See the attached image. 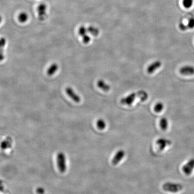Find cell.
I'll return each instance as SVG.
<instances>
[{
  "instance_id": "obj_1",
  "label": "cell",
  "mask_w": 194,
  "mask_h": 194,
  "mask_svg": "<svg viewBox=\"0 0 194 194\" xmlns=\"http://www.w3.org/2000/svg\"><path fill=\"white\" fill-rule=\"evenodd\" d=\"M136 98H139L142 101H145L148 99V93L144 91H140L138 92L132 93L127 96L122 98L120 100V103L123 105L130 106L134 103Z\"/></svg>"
},
{
  "instance_id": "obj_2",
  "label": "cell",
  "mask_w": 194,
  "mask_h": 194,
  "mask_svg": "<svg viewBox=\"0 0 194 194\" xmlns=\"http://www.w3.org/2000/svg\"><path fill=\"white\" fill-rule=\"evenodd\" d=\"M162 188L164 191L176 193L181 191L183 187L182 184L179 183L168 182L164 183L163 185Z\"/></svg>"
},
{
  "instance_id": "obj_3",
  "label": "cell",
  "mask_w": 194,
  "mask_h": 194,
  "mask_svg": "<svg viewBox=\"0 0 194 194\" xmlns=\"http://www.w3.org/2000/svg\"><path fill=\"white\" fill-rule=\"evenodd\" d=\"M56 163L59 170L62 173H64L67 170V158L63 152H59L57 155Z\"/></svg>"
},
{
  "instance_id": "obj_4",
  "label": "cell",
  "mask_w": 194,
  "mask_h": 194,
  "mask_svg": "<svg viewBox=\"0 0 194 194\" xmlns=\"http://www.w3.org/2000/svg\"><path fill=\"white\" fill-rule=\"evenodd\" d=\"M183 172L187 175H190L194 170V158L189 160L182 167Z\"/></svg>"
},
{
  "instance_id": "obj_5",
  "label": "cell",
  "mask_w": 194,
  "mask_h": 194,
  "mask_svg": "<svg viewBox=\"0 0 194 194\" xmlns=\"http://www.w3.org/2000/svg\"><path fill=\"white\" fill-rule=\"evenodd\" d=\"M47 7L45 4L41 3L38 5L37 8V14L38 19L40 20L43 21L45 20L47 17Z\"/></svg>"
},
{
  "instance_id": "obj_6",
  "label": "cell",
  "mask_w": 194,
  "mask_h": 194,
  "mask_svg": "<svg viewBox=\"0 0 194 194\" xmlns=\"http://www.w3.org/2000/svg\"><path fill=\"white\" fill-rule=\"evenodd\" d=\"M156 143L160 150L163 151L167 146L171 145L172 141L166 138H161L157 140Z\"/></svg>"
},
{
  "instance_id": "obj_7",
  "label": "cell",
  "mask_w": 194,
  "mask_h": 194,
  "mask_svg": "<svg viewBox=\"0 0 194 194\" xmlns=\"http://www.w3.org/2000/svg\"><path fill=\"white\" fill-rule=\"evenodd\" d=\"M65 91H66V93L67 95L71 99L73 100L74 102L76 103H80V102L81 99H80V97L79 96L77 93L74 91L73 89L68 87L66 88Z\"/></svg>"
},
{
  "instance_id": "obj_8",
  "label": "cell",
  "mask_w": 194,
  "mask_h": 194,
  "mask_svg": "<svg viewBox=\"0 0 194 194\" xmlns=\"http://www.w3.org/2000/svg\"><path fill=\"white\" fill-rule=\"evenodd\" d=\"M125 151L123 150H120L118 151L113 157L112 160V164L113 165H116L118 164L123 159L125 155Z\"/></svg>"
},
{
  "instance_id": "obj_9",
  "label": "cell",
  "mask_w": 194,
  "mask_h": 194,
  "mask_svg": "<svg viewBox=\"0 0 194 194\" xmlns=\"http://www.w3.org/2000/svg\"><path fill=\"white\" fill-rule=\"evenodd\" d=\"M180 72L182 75L190 76L194 74V67L191 65L183 66L180 69Z\"/></svg>"
},
{
  "instance_id": "obj_10",
  "label": "cell",
  "mask_w": 194,
  "mask_h": 194,
  "mask_svg": "<svg viewBox=\"0 0 194 194\" xmlns=\"http://www.w3.org/2000/svg\"><path fill=\"white\" fill-rule=\"evenodd\" d=\"M162 65V63L159 60L155 61L148 66L147 72L149 74H152L156 70L159 69Z\"/></svg>"
},
{
  "instance_id": "obj_11",
  "label": "cell",
  "mask_w": 194,
  "mask_h": 194,
  "mask_svg": "<svg viewBox=\"0 0 194 194\" xmlns=\"http://www.w3.org/2000/svg\"><path fill=\"white\" fill-rule=\"evenodd\" d=\"M97 84L98 85V87L102 89L103 91L105 92H108L110 91L111 89V87L109 84H107L105 81L103 80H99L97 82Z\"/></svg>"
},
{
  "instance_id": "obj_12",
  "label": "cell",
  "mask_w": 194,
  "mask_h": 194,
  "mask_svg": "<svg viewBox=\"0 0 194 194\" xmlns=\"http://www.w3.org/2000/svg\"><path fill=\"white\" fill-rule=\"evenodd\" d=\"M59 69V65L56 63H53L52 64L48 69L47 73L49 76H52Z\"/></svg>"
},
{
  "instance_id": "obj_13",
  "label": "cell",
  "mask_w": 194,
  "mask_h": 194,
  "mask_svg": "<svg viewBox=\"0 0 194 194\" xmlns=\"http://www.w3.org/2000/svg\"><path fill=\"white\" fill-rule=\"evenodd\" d=\"M160 126L162 130L165 131L167 129L168 126V122L166 118L162 117L161 118L160 121Z\"/></svg>"
},
{
  "instance_id": "obj_14",
  "label": "cell",
  "mask_w": 194,
  "mask_h": 194,
  "mask_svg": "<svg viewBox=\"0 0 194 194\" xmlns=\"http://www.w3.org/2000/svg\"><path fill=\"white\" fill-rule=\"evenodd\" d=\"M29 16L28 14L25 12H22L19 14L18 19L20 23H24L28 20Z\"/></svg>"
},
{
  "instance_id": "obj_15",
  "label": "cell",
  "mask_w": 194,
  "mask_h": 194,
  "mask_svg": "<svg viewBox=\"0 0 194 194\" xmlns=\"http://www.w3.org/2000/svg\"><path fill=\"white\" fill-rule=\"evenodd\" d=\"M87 31L88 32H89L90 34H91L92 36H95V37L98 36L99 33V29L92 26L89 27L87 28Z\"/></svg>"
},
{
  "instance_id": "obj_16",
  "label": "cell",
  "mask_w": 194,
  "mask_h": 194,
  "mask_svg": "<svg viewBox=\"0 0 194 194\" xmlns=\"http://www.w3.org/2000/svg\"><path fill=\"white\" fill-rule=\"evenodd\" d=\"M164 105L161 102H158L154 107V110L156 113H160L163 110Z\"/></svg>"
},
{
  "instance_id": "obj_17",
  "label": "cell",
  "mask_w": 194,
  "mask_h": 194,
  "mask_svg": "<svg viewBox=\"0 0 194 194\" xmlns=\"http://www.w3.org/2000/svg\"><path fill=\"white\" fill-rule=\"evenodd\" d=\"M97 126L100 130H103L106 127V123L103 120L100 119L97 121Z\"/></svg>"
},
{
  "instance_id": "obj_18",
  "label": "cell",
  "mask_w": 194,
  "mask_h": 194,
  "mask_svg": "<svg viewBox=\"0 0 194 194\" xmlns=\"http://www.w3.org/2000/svg\"><path fill=\"white\" fill-rule=\"evenodd\" d=\"M182 4L185 8H191L194 4V0H183Z\"/></svg>"
},
{
  "instance_id": "obj_19",
  "label": "cell",
  "mask_w": 194,
  "mask_h": 194,
  "mask_svg": "<svg viewBox=\"0 0 194 194\" xmlns=\"http://www.w3.org/2000/svg\"><path fill=\"white\" fill-rule=\"evenodd\" d=\"M87 28L84 26H82L80 27L79 29H78V34L82 37L84 35L87 34Z\"/></svg>"
},
{
  "instance_id": "obj_20",
  "label": "cell",
  "mask_w": 194,
  "mask_h": 194,
  "mask_svg": "<svg viewBox=\"0 0 194 194\" xmlns=\"http://www.w3.org/2000/svg\"><path fill=\"white\" fill-rule=\"evenodd\" d=\"M187 26L188 28L193 29L194 28V18H191L188 20V23L187 24Z\"/></svg>"
},
{
  "instance_id": "obj_21",
  "label": "cell",
  "mask_w": 194,
  "mask_h": 194,
  "mask_svg": "<svg viewBox=\"0 0 194 194\" xmlns=\"http://www.w3.org/2000/svg\"><path fill=\"white\" fill-rule=\"evenodd\" d=\"M82 41L84 44H88L91 41V37L87 34H86L82 37Z\"/></svg>"
},
{
  "instance_id": "obj_22",
  "label": "cell",
  "mask_w": 194,
  "mask_h": 194,
  "mask_svg": "<svg viewBox=\"0 0 194 194\" xmlns=\"http://www.w3.org/2000/svg\"><path fill=\"white\" fill-rule=\"evenodd\" d=\"M178 27L181 30V31H185L186 30H187V29H188V27L187 26V24H184L183 23H180L178 24Z\"/></svg>"
},
{
  "instance_id": "obj_23",
  "label": "cell",
  "mask_w": 194,
  "mask_h": 194,
  "mask_svg": "<svg viewBox=\"0 0 194 194\" xmlns=\"http://www.w3.org/2000/svg\"><path fill=\"white\" fill-rule=\"evenodd\" d=\"M6 44V40L5 38H1L0 39V48L4 47Z\"/></svg>"
},
{
  "instance_id": "obj_24",
  "label": "cell",
  "mask_w": 194,
  "mask_h": 194,
  "mask_svg": "<svg viewBox=\"0 0 194 194\" xmlns=\"http://www.w3.org/2000/svg\"><path fill=\"white\" fill-rule=\"evenodd\" d=\"M37 192L38 194H45V191L44 190L43 188H41V187H40V188H38V189L37 190Z\"/></svg>"
},
{
  "instance_id": "obj_25",
  "label": "cell",
  "mask_w": 194,
  "mask_h": 194,
  "mask_svg": "<svg viewBox=\"0 0 194 194\" xmlns=\"http://www.w3.org/2000/svg\"><path fill=\"white\" fill-rule=\"evenodd\" d=\"M5 59V55L4 54H3V52H0V61L3 60V59Z\"/></svg>"
},
{
  "instance_id": "obj_26",
  "label": "cell",
  "mask_w": 194,
  "mask_h": 194,
  "mask_svg": "<svg viewBox=\"0 0 194 194\" xmlns=\"http://www.w3.org/2000/svg\"><path fill=\"white\" fill-rule=\"evenodd\" d=\"M3 188H4V186H3V183H2V181L0 180V191H2L3 190Z\"/></svg>"
},
{
  "instance_id": "obj_27",
  "label": "cell",
  "mask_w": 194,
  "mask_h": 194,
  "mask_svg": "<svg viewBox=\"0 0 194 194\" xmlns=\"http://www.w3.org/2000/svg\"><path fill=\"white\" fill-rule=\"evenodd\" d=\"M2 21V17L1 15H0V24L1 23Z\"/></svg>"
},
{
  "instance_id": "obj_28",
  "label": "cell",
  "mask_w": 194,
  "mask_h": 194,
  "mask_svg": "<svg viewBox=\"0 0 194 194\" xmlns=\"http://www.w3.org/2000/svg\"></svg>"
}]
</instances>
